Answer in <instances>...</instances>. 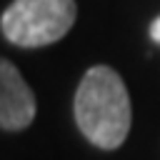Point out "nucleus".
<instances>
[{"label":"nucleus","instance_id":"3","mask_svg":"<svg viewBox=\"0 0 160 160\" xmlns=\"http://www.w3.org/2000/svg\"><path fill=\"white\" fill-rule=\"evenodd\" d=\"M35 120V95L10 60L0 62V125L22 130Z\"/></svg>","mask_w":160,"mask_h":160},{"label":"nucleus","instance_id":"2","mask_svg":"<svg viewBox=\"0 0 160 160\" xmlns=\"http://www.w3.org/2000/svg\"><path fill=\"white\" fill-rule=\"evenodd\" d=\"M78 15L75 0H12L2 10V35L20 48H42L68 35Z\"/></svg>","mask_w":160,"mask_h":160},{"label":"nucleus","instance_id":"1","mask_svg":"<svg viewBox=\"0 0 160 160\" xmlns=\"http://www.w3.org/2000/svg\"><path fill=\"white\" fill-rule=\"evenodd\" d=\"M75 122L95 148L115 150L125 142L132 110L125 82L112 68L95 65L82 75L75 92Z\"/></svg>","mask_w":160,"mask_h":160},{"label":"nucleus","instance_id":"4","mask_svg":"<svg viewBox=\"0 0 160 160\" xmlns=\"http://www.w3.org/2000/svg\"><path fill=\"white\" fill-rule=\"evenodd\" d=\"M150 38H152V40L160 45V15H158V18L150 22Z\"/></svg>","mask_w":160,"mask_h":160}]
</instances>
